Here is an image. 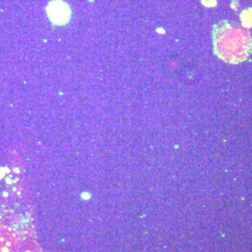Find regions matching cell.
<instances>
[{
  "instance_id": "obj_1",
  "label": "cell",
  "mask_w": 252,
  "mask_h": 252,
  "mask_svg": "<svg viewBox=\"0 0 252 252\" xmlns=\"http://www.w3.org/2000/svg\"><path fill=\"white\" fill-rule=\"evenodd\" d=\"M214 53L226 63L244 62L252 53V38L243 27L221 21L213 28Z\"/></svg>"
},
{
  "instance_id": "obj_2",
  "label": "cell",
  "mask_w": 252,
  "mask_h": 252,
  "mask_svg": "<svg viewBox=\"0 0 252 252\" xmlns=\"http://www.w3.org/2000/svg\"><path fill=\"white\" fill-rule=\"evenodd\" d=\"M47 14L54 24L63 26L68 23L71 16V10L65 2L62 0H54L49 3Z\"/></svg>"
}]
</instances>
